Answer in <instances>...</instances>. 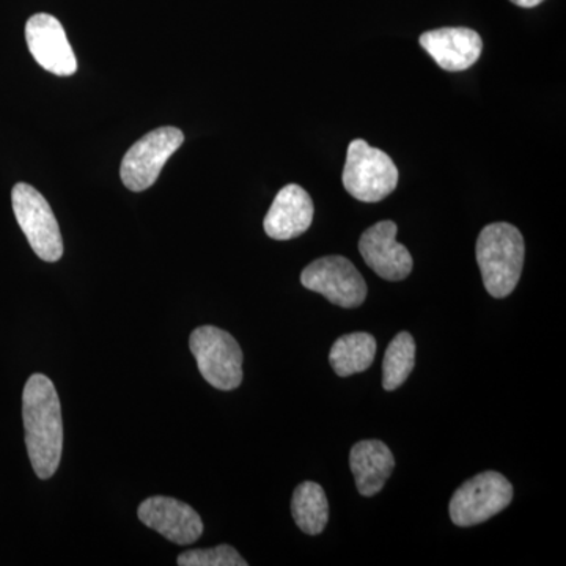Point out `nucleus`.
Here are the masks:
<instances>
[{
	"mask_svg": "<svg viewBox=\"0 0 566 566\" xmlns=\"http://www.w3.org/2000/svg\"><path fill=\"white\" fill-rule=\"evenodd\" d=\"M25 446L33 471L41 480L57 472L63 450L62 406L48 376L35 374L22 394Z\"/></svg>",
	"mask_w": 566,
	"mask_h": 566,
	"instance_id": "nucleus-1",
	"label": "nucleus"
},
{
	"mask_svg": "<svg viewBox=\"0 0 566 566\" xmlns=\"http://www.w3.org/2000/svg\"><path fill=\"white\" fill-rule=\"evenodd\" d=\"M523 233L512 223L486 226L476 240L475 255L486 292L495 300L510 296L520 283L524 266Z\"/></svg>",
	"mask_w": 566,
	"mask_h": 566,
	"instance_id": "nucleus-2",
	"label": "nucleus"
},
{
	"mask_svg": "<svg viewBox=\"0 0 566 566\" xmlns=\"http://www.w3.org/2000/svg\"><path fill=\"white\" fill-rule=\"evenodd\" d=\"M398 169L386 151L363 139L353 140L346 153L344 186L346 192L364 203H378L398 186Z\"/></svg>",
	"mask_w": 566,
	"mask_h": 566,
	"instance_id": "nucleus-3",
	"label": "nucleus"
},
{
	"mask_svg": "<svg viewBox=\"0 0 566 566\" xmlns=\"http://www.w3.org/2000/svg\"><path fill=\"white\" fill-rule=\"evenodd\" d=\"M189 346L208 385L234 390L243 382V349L232 334L216 326L197 327Z\"/></svg>",
	"mask_w": 566,
	"mask_h": 566,
	"instance_id": "nucleus-4",
	"label": "nucleus"
},
{
	"mask_svg": "<svg viewBox=\"0 0 566 566\" xmlns=\"http://www.w3.org/2000/svg\"><path fill=\"white\" fill-rule=\"evenodd\" d=\"M11 203L33 252L43 262H59L63 255L62 233L48 200L28 182H18L11 191Z\"/></svg>",
	"mask_w": 566,
	"mask_h": 566,
	"instance_id": "nucleus-5",
	"label": "nucleus"
},
{
	"mask_svg": "<svg viewBox=\"0 0 566 566\" xmlns=\"http://www.w3.org/2000/svg\"><path fill=\"white\" fill-rule=\"evenodd\" d=\"M512 501L513 486L504 475L482 472L458 488L450 501V517L457 526H476L499 515Z\"/></svg>",
	"mask_w": 566,
	"mask_h": 566,
	"instance_id": "nucleus-6",
	"label": "nucleus"
},
{
	"mask_svg": "<svg viewBox=\"0 0 566 566\" xmlns=\"http://www.w3.org/2000/svg\"><path fill=\"white\" fill-rule=\"evenodd\" d=\"M185 142V134L174 126H163L142 137L126 151L120 167L123 185L133 192L151 188L166 163Z\"/></svg>",
	"mask_w": 566,
	"mask_h": 566,
	"instance_id": "nucleus-7",
	"label": "nucleus"
},
{
	"mask_svg": "<svg viewBox=\"0 0 566 566\" xmlns=\"http://www.w3.org/2000/svg\"><path fill=\"white\" fill-rule=\"evenodd\" d=\"M301 283L344 308L363 305L368 292L363 274L342 255L323 256L308 264L301 274Z\"/></svg>",
	"mask_w": 566,
	"mask_h": 566,
	"instance_id": "nucleus-8",
	"label": "nucleus"
},
{
	"mask_svg": "<svg viewBox=\"0 0 566 566\" xmlns=\"http://www.w3.org/2000/svg\"><path fill=\"white\" fill-rule=\"evenodd\" d=\"M25 40L36 63L55 76H73L76 55L57 18L48 13L33 14L25 24Z\"/></svg>",
	"mask_w": 566,
	"mask_h": 566,
	"instance_id": "nucleus-9",
	"label": "nucleus"
},
{
	"mask_svg": "<svg viewBox=\"0 0 566 566\" xmlns=\"http://www.w3.org/2000/svg\"><path fill=\"white\" fill-rule=\"evenodd\" d=\"M398 227L394 221H381L365 230L359 240L364 262L379 277L389 282L405 281L412 273V255L397 241Z\"/></svg>",
	"mask_w": 566,
	"mask_h": 566,
	"instance_id": "nucleus-10",
	"label": "nucleus"
},
{
	"mask_svg": "<svg viewBox=\"0 0 566 566\" xmlns=\"http://www.w3.org/2000/svg\"><path fill=\"white\" fill-rule=\"evenodd\" d=\"M137 515L145 526L175 545H192L203 534V521L191 505L174 497L155 495L142 502Z\"/></svg>",
	"mask_w": 566,
	"mask_h": 566,
	"instance_id": "nucleus-11",
	"label": "nucleus"
},
{
	"mask_svg": "<svg viewBox=\"0 0 566 566\" xmlns=\"http://www.w3.org/2000/svg\"><path fill=\"white\" fill-rule=\"evenodd\" d=\"M419 43L442 70L450 73L471 69L483 51L482 36L468 28H444L424 32Z\"/></svg>",
	"mask_w": 566,
	"mask_h": 566,
	"instance_id": "nucleus-12",
	"label": "nucleus"
},
{
	"mask_svg": "<svg viewBox=\"0 0 566 566\" xmlns=\"http://www.w3.org/2000/svg\"><path fill=\"white\" fill-rule=\"evenodd\" d=\"M314 212V202L308 192L300 185H286L275 196L264 218V232L273 240H293L311 229Z\"/></svg>",
	"mask_w": 566,
	"mask_h": 566,
	"instance_id": "nucleus-13",
	"label": "nucleus"
},
{
	"mask_svg": "<svg viewBox=\"0 0 566 566\" xmlns=\"http://www.w3.org/2000/svg\"><path fill=\"white\" fill-rule=\"evenodd\" d=\"M349 468L356 480V488L364 497H371L385 488L395 469L394 453L385 442L360 441L349 453Z\"/></svg>",
	"mask_w": 566,
	"mask_h": 566,
	"instance_id": "nucleus-14",
	"label": "nucleus"
},
{
	"mask_svg": "<svg viewBox=\"0 0 566 566\" xmlns=\"http://www.w3.org/2000/svg\"><path fill=\"white\" fill-rule=\"evenodd\" d=\"M376 356V340L374 335L367 333H353L342 335L335 340L329 353V363L335 374L346 378L363 374L374 364Z\"/></svg>",
	"mask_w": 566,
	"mask_h": 566,
	"instance_id": "nucleus-15",
	"label": "nucleus"
},
{
	"mask_svg": "<svg viewBox=\"0 0 566 566\" xmlns=\"http://www.w3.org/2000/svg\"><path fill=\"white\" fill-rule=\"evenodd\" d=\"M292 515L304 534H322L329 521V502L322 485L315 482L301 483L294 490Z\"/></svg>",
	"mask_w": 566,
	"mask_h": 566,
	"instance_id": "nucleus-16",
	"label": "nucleus"
},
{
	"mask_svg": "<svg viewBox=\"0 0 566 566\" xmlns=\"http://www.w3.org/2000/svg\"><path fill=\"white\" fill-rule=\"evenodd\" d=\"M416 365V342L409 333L395 335L387 346L385 363H382V387L386 390H397L405 385Z\"/></svg>",
	"mask_w": 566,
	"mask_h": 566,
	"instance_id": "nucleus-17",
	"label": "nucleus"
},
{
	"mask_svg": "<svg viewBox=\"0 0 566 566\" xmlns=\"http://www.w3.org/2000/svg\"><path fill=\"white\" fill-rule=\"evenodd\" d=\"M177 564L180 566H248V562L230 545L186 551L178 556Z\"/></svg>",
	"mask_w": 566,
	"mask_h": 566,
	"instance_id": "nucleus-18",
	"label": "nucleus"
},
{
	"mask_svg": "<svg viewBox=\"0 0 566 566\" xmlns=\"http://www.w3.org/2000/svg\"><path fill=\"white\" fill-rule=\"evenodd\" d=\"M510 2L515 3L517 7H523V9H534V7L539 6L543 0H510Z\"/></svg>",
	"mask_w": 566,
	"mask_h": 566,
	"instance_id": "nucleus-19",
	"label": "nucleus"
}]
</instances>
